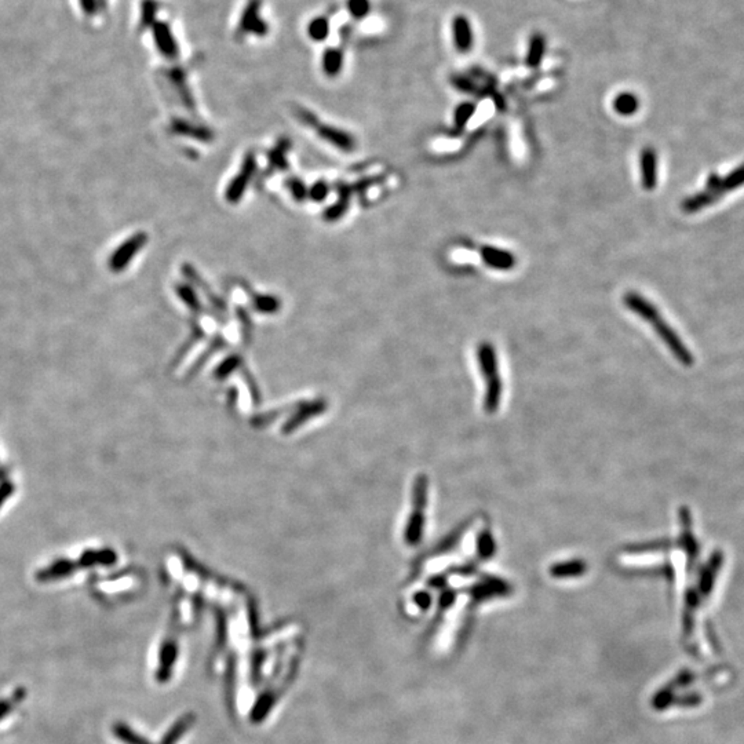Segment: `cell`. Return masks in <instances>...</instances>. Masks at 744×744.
Listing matches in <instances>:
<instances>
[{
	"mask_svg": "<svg viewBox=\"0 0 744 744\" xmlns=\"http://www.w3.org/2000/svg\"><path fill=\"white\" fill-rule=\"evenodd\" d=\"M613 109L616 113L622 115V116H631L634 115L638 108H640V101L637 98V95H634L633 93H624L617 94L615 98H613Z\"/></svg>",
	"mask_w": 744,
	"mask_h": 744,
	"instance_id": "12",
	"label": "cell"
},
{
	"mask_svg": "<svg viewBox=\"0 0 744 744\" xmlns=\"http://www.w3.org/2000/svg\"><path fill=\"white\" fill-rule=\"evenodd\" d=\"M623 302L626 308H629L631 312L638 315L641 319H644L653 327L654 332L667 345L670 352L677 357L680 363L685 366H691L694 363V357L687 349L685 343L680 339L677 332L664 322V319L660 316L659 310L652 302L645 299L643 295L637 294L636 291L626 292V295L623 296Z\"/></svg>",
	"mask_w": 744,
	"mask_h": 744,
	"instance_id": "1",
	"label": "cell"
},
{
	"mask_svg": "<svg viewBox=\"0 0 744 744\" xmlns=\"http://www.w3.org/2000/svg\"><path fill=\"white\" fill-rule=\"evenodd\" d=\"M80 4H82V8L87 14H93L95 8H96V1L95 0H80Z\"/></svg>",
	"mask_w": 744,
	"mask_h": 744,
	"instance_id": "22",
	"label": "cell"
},
{
	"mask_svg": "<svg viewBox=\"0 0 744 744\" xmlns=\"http://www.w3.org/2000/svg\"><path fill=\"white\" fill-rule=\"evenodd\" d=\"M343 62L342 51L338 48H328L323 58V68L328 76H335L339 73V69Z\"/></svg>",
	"mask_w": 744,
	"mask_h": 744,
	"instance_id": "15",
	"label": "cell"
},
{
	"mask_svg": "<svg viewBox=\"0 0 744 744\" xmlns=\"http://www.w3.org/2000/svg\"><path fill=\"white\" fill-rule=\"evenodd\" d=\"M641 184L645 190H652L657 184V155L651 146L643 149L640 156Z\"/></svg>",
	"mask_w": 744,
	"mask_h": 744,
	"instance_id": "4",
	"label": "cell"
},
{
	"mask_svg": "<svg viewBox=\"0 0 744 744\" xmlns=\"http://www.w3.org/2000/svg\"><path fill=\"white\" fill-rule=\"evenodd\" d=\"M474 112H475V105H474V103H471V102H464V103H461V105L457 108V110H455V117H454V120H455V126H457L459 130H462L466 124H467V122L471 119V116H473Z\"/></svg>",
	"mask_w": 744,
	"mask_h": 744,
	"instance_id": "18",
	"label": "cell"
},
{
	"mask_svg": "<svg viewBox=\"0 0 744 744\" xmlns=\"http://www.w3.org/2000/svg\"><path fill=\"white\" fill-rule=\"evenodd\" d=\"M545 54H546V36L541 32L534 34L529 39V46H528L527 57H525L527 65L531 68H538L542 64Z\"/></svg>",
	"mask_w": 744,
	"mask_h": 744,
	"instance_id": "11",
	"label": "cell"
},
{
	"mask_svg": "<svg viewBox=\"0 0 744 744\" xmlns=\"http://www.w3.org/2000/svg\"><path fill=\"white\" fill-rule=\"evenodd\" d=\"M477 360L485 386L482 408L487 414L492 415L499 410L503 393L498 356L494 345L489 342H481L477 348Z\"/></svg>",
	"mask_w": 744,
	"mask_h": 744,
	"instance_id": "2",
	"label": "cell"
},
{
	"mask_svg": "<svg viewBox=\"0 0 744 744\" xmlns=\"http://www.w3.org/2000/svg\"><path fill=\"white\" fill-rule=\"evenodd\" d=\"M495 553V539L491 534V529L487 527L478 534L477 539V555L481 559H488Z\"/></svg>",
	"mask_w": 744,
	"mask_h": 744,
	"instance_id": "14",
	"label": "cell"
},
{
	"mask_svg": "<svg viewBox=\"0 0 744 744\" xmlns=\"http://www.w3.org/2000/svg\"><path fill=\"white\" fill-rule=\"evenodd\" d=\"M744 184V164L741 169H736L734 173H731L727 178L721 180L720 186L717 189V194H722L724 192H729V190H734L739 186H742Z\"/></svg>",
	"mask_w": 744,
	"mask_h": 744,
	"instance_id": "16",
	"label": "cell"
},
{
	"mask_svg": "<svg viewBox=\"0 0 744 744\" xmlns=\"http://www.w3.org/2000/svg\"><path fill=\"white\" fill-rule=\"evenodd\" d=\"M143 241H145V236H136L131 240H129L123 247H120L112 257V261H110L112 269L117 272L119 269L124 268L129 264L130 258L136 255V252L138 251Z\"/></svg>",
	"mask_w": 744,
	"mask_h": 744,
	"instance_id": "9",
	"label": "cell"
},
{
	"mask_svg": "<svg viewBox=\"0 0 744 744\" xmlns=\"http://www.w3.org/2000/svg\"><path fill=\"white\" fill-rule=\"evenodd\" d=\"M349 11L350 14L360 20V18H364L369 13H370V8H371V4H370V0H349Z\"/></svg>",
	"mask_w": 744,
	"mask_h": 744,
	"instance_id": "20",
	"label": "cell"
},
{
	"mask_svg": "<svg viewBox=\"0 0 744 744\" xmlns=\"http://www.w3.org/2000/svg\"><path fill=\"white\" fill-rule=\"evenodd\" d=\"M113 734L115 736L127 744H149L143 738L138 736L134 731H131L129 727L123 725V724H117L113 727Z\"/></svg>",
	"mask_w": 744,
	"mask_h": 744,
	"instance_id": "17",
	"label": "cell"
},
{
	"mask_svg": "<svg viewBox=\"0 0 744 744\" xmlns=\"http://www.w3.org/2000/svg\"><path fill=\"white\" fill-rule=\"evenodd\" d=\"M587 571V562L580 558L559 561L550 566L549 572L553 578H576L582 576Z\"/></svg>",
	"mask_w": 744,
	"mask_h": 744,
	"instance_id": "8",
	"label": "cell"
},
{
	"mask_svg": "<svg viewBox=\"0 0 744 744\" xmlns=\"http://www.w3.org/2000/svg\"><path fill=\"white\" fill-rule=\"evenodd\" d=\"M429 481L424 474H419L413 488V508L404 531V541L408 546H417L423 538L424 512L427 506Z\"/></svg>",
	"mask_w": 744,
	"mask_h": 744,
	"instance_id": "3",
	"label": "cell"
},
{
	"mask_svg": "<svg viewBox=\"0 0 744 744\" xmlns=\"http://www.w3.org/2000/svg\"><path fill=\"white\" fill-rule=\"evenodd\" d=\"M308 34L316 42L324 41L328 35V22L324 18L313 20L308 28Z\"/></svg>",
	"mask_w": 744,
	"mask_h": 744,
	"instance_id": "19",
	"label": "cell"
},
{
	"mask_svg": "<svg viewBox=\"0 0 744 744\" xmlns=\"http://www.w3.org/2000/svg\"><path fill=\"white\" fill-rule=\"evenodd\" d=\"M258 6H259L258 0H252L247 6V8H245V11H244V14L241 17V21H240V31L241 32H244V34L245 32H254V34H259V35L266 32V29L264 28V22L261 21V18L258 15V8H259Z\"/></svg>",
	"mask_w": 744,
	"mask_h": 744,
	"instance_id": "10",
	"label": "cell"
},
{
	"mask_svg": "<svg viewBox=\"0 0 744 744\" xmlns=\"http://www.w3.org/2000/svg\"><path fill=\"white\" fill-rule=\"evenodd\" d=\"M156 11H157L156 1L143 0L142 1V7H141V21H142V24H145V25L152 24V21L155 20Z\"/></svg>",
	"mask_w": 744,
	"mask_h": 744,
	"instance_id": "21",
	"label": "cell"
},
{
	"mask_svg": "<svg viewBox=\"0 0 744 744\" xmlns=\"http://www.w3.org/2000/svg\"><path fill=\"white\" fill-rule=\"evenodd\" d=\"M452 35H454V45L455 48L466 54L473 47V29L468 18L466 15H457L452 21Z\"/></svg>",
	"mask_w": 744,
	"mask_h": 744,
	"instance_id": "5",
	"label": "cell"
},
{
	"mask_svg": "<svg viewBox=\"0 0 744 744\" xmlns=\"http://www.w3.org/2000/svg\"><path fill=\"white\" fill-rule=\"evenodd\" d=\"M11 710V704L6 700H0V720H3Z\"/></svg>",
	"mask_w": 744,
	"mask_h": 744,
	"instance_id": "23",
	"label": "cell"
},
{
	"mask_svg": "<svg viewBox=\"0 0 744 744\" xmlns=\"http://www.w3.org/2000/svg\"><path fill=\"white\" fill-rule=\"evenodd\" d=\"M717 199H718L717 194H714V193H711V192L707 190V192H701V193H698V194H695V196L688 197L687 200L682 201V206H681V207H682V210H684L685 213H695V211L701 210L703 207L710 206V204L714 203Z\"/></svg>",
	"mask_w": 744,
	"mask_h": 744,
	"instance_id": "13",
	"label": "cell"
},
{
	"mask_svg": "<svg viewBox=\"0 0 744 744\" xmlns=\"http://www.w3.org/2000/svg\"><path fill=\"white\" fill-rule=\"evenodd\" d=\"M481 258L488 266L499 271H509L515 265V257L510 251H505L492 245H484L481 248Z\"/></svg>",
	"mask_w": 744,
	"mask_h": 744,
	"instance_id": "6",
	"label": "cell"
},
{
	"mask_svg": "<svg viewBox=\"0 0 744 744\" xmlns=\"http://www.w3.org/2000/svg\"><path fill=\"white\" fill-rule=\"evenodd\" d=\"M153 35H155L156 46L163 55L169 58H174L176 55H178V46L167 24L164 22L153 24Z\"/></svg>",
	"mask_w": 744,
	"mask_h": 744,
	"instance_id": "7",
	"label": "cell"
}]
</instances>
